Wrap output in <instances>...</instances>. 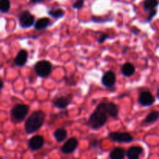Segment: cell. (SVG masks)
I'll list each match as a JSON object with an SVG mask.
<instances>
[{
  "mask_svg": "<svg viewBox=\"0 0 159 159\" xmlns=\"http://www.w3.org/2000/svg\"><path fill=\"white\" fill-rule=\"evenodd\" d=\"M157 97H158L159 99V89H158V92H157Z\"/></svg>",
  "mask_w": 159,
  "mask_h": 159,
  "instance_id": "4316f807",
  "label": "cell"
},
{
  "mask_svg": "<svg viewBox=\"0 0 159 159\" xmlns=\"http://www.w3.org/2000/svg\"><path fill=\"white\" fill-rule=\"evenodd\" d=\"M19 21L20 25L23 28H29L34 24V16L29 12V11H24L21 12L19 16Z\"/></svg>",
  "mask_w": 159,
  "mask_h": 159,
  "instance_id": "8992f818",
  "label": "cell"
},
{
  "mask_svg": "<svg viewBox=\"0 0 159 159\" xmlns=\"http://www.w3.org/2000/svg\"><path fill=\"white\" fill-rule=\"evenodd\" d=\"M150 12V13H149V16H148V17L146 22H150L151 20L153 19V17H155V16L157 14V11L155 10V9H154V10L151 11V12Z\"/></svg>",
  "mask_w": 159,
  "mask_h": 159,
  "instance_id": "cb8c5ba5",
  "label": "cell"
},
{
  "mask_svg": "<svg viewBox=\"0 0 159 159\" xmlns=\"http://www.w3.org/2000/svg\"><path fill=\"white\" fill-rule=\"evenodd\" d=\"M118 114V108L113 102H102L99 104L95 111L90 116L89 124L93 129L103 127L109 116L116 117Z\"/></svg>",
  "mask_w": 159,
  "mask_h": 159,
  "instance_id": "6da1fadb",
  "label": "cell"
},
{
  "mask_svg": "<svg viewBox=\"0 0 159 159\" xmlns=\"http://www.w3.org/2000/svg\"><path fill=\"white\" fill-rule=\"evenodd\" d=\"M78 145H79L78 140L75 138H71L63 144L61 151L64 154H71L76 150Z\"/></svg>",
  "mask_w": 159,
  "mask_h": 159,
  "instance_id": "52a82bcc",
  "label": "cell"
},
{
  "mask_svg": "<svg viewBox=\"0 0 159 159\" xmlns=\"http://www.w3.org/2000/svg\"><path fill=\"white\" fill-rule=\"evenodd\" d=\"M28 58V53L25 50H21L18 52L17 55L14 58V63L16 66L23 67L26 65Z\"/></svg>",
  "mask_w": 159,
  "mask_h": 159,
  "instance_id": "7c38bea8",
  "label": "cell"
},
{
  "mask_svg": "<svg viewBox=\"0 0 159 159\" xmlns=\"http://www.w3.org/2000/svg\"><path fill=\"white\" fill-rule=\"evenodd\" d=\"M159 119V112L158 111H154L151 112L149 114H148V116H146L145 120H144V122L145 124H152V123L155 122Z\"/></svg>",
  "mask_w": 159,
  "mask_h": 159,
  "instance_id": "d6986e66",
  "label": "cell"
},
{
  "mask_svg": "<svg viewBox=\"0 0 159 159\" xmlns=\"http://www.w3.org/2000/svg\"><path fill=\"white\" fill-rule=\"evenodd\" d=\"M84 5V0H76L75 2H74L73 4V8L75 9H79L81 8H82Z\"/></svg>",
  "mask_w": 159,
  "mask_h": 159,
  "instance_id": "7402d4cb",
  "label": "cell"
},
{
  "mask_svg": "<svg viewBox=\"0 0 159 159\" xmlns=\"http://www.w3.org/2000/svg\"><path fill=\"white\" fill-rule=\"evenodd\" d=\"M121 72L125 77H130L135 72V67L131 63H125L121 68Z\"/></svg>",
  "mask_w": 159,
  "mask_h": 159,
  "instance_id": "5bb4252c",
  "label": "cell"
},
{
  "mask_svg": "<svg viewBox=\"0 0 159 159\" xmlns=\"http://www.w3.org/2000/svg\"><path fill=\"white\" fill-rule=\"evenodd\" d=\"M44 144V139L40 135H36L31 138L28 142V146L32 151H38L43 148Z\"/></svg>",
  "mask_w": 159,
  "mask_h": 159,
  "instance_id": "9c48e42d",
  "label": "cell"
},
{
  "mask_svg": "<svg viewBox=\"0 0 159 159\" xmlns=\"http://www.w3.org/2000/svg\"><path fill=\"white\" fill-rule=\"evenodd\" d=\"M116 82V75L112 71H108L103 75L102 78V83L104 86L107 88L113 86Z\"/></svg>",
  "mask_w": 159,
  "mask_h": 159,
  "instance_id": "30bf717a",
  "label": "cell"
},
{
  "mask_svg": "<svg viewBox=\"0 0 159 159\" xmlns=\"http://www.w3.org/2000/svg\"><path fill=\"white\" fill-rule=\"evenodd\" d=\"M48 15L55 19H60L65 16V11L61 9H53L48 11Z\"/></svg>",
  "mask_w": 159,
  "mask_h": 159,
  "instance_id": "ffe728a7",
  "label": "cell"
},
{
  "mask_svg": "<svg viewBox=\"0 0 159 159\" xmlns=\"http://www.w3.org/2000/svg\"><path fill=\"white\" fill-rule=\"evenodd\" d=\"M71 101V96H63L57 97L54 100V106L59 109H65Z\"/></svg>",
  "mask_w": 159,
  "mask_h": 159,
  "instance_id": "8fae6325",
  "label": "cell"
},
{
  "mask_svg": "<svg viewBox=\"0 0 159 159\" xmlns=\"http://www.w3.org/2000/svg\"><path fill=\"white\" fill-rule=\"evenodd\" d=\"M46 115L41 110L35 111L27 118L25 123V130L27 134H34L43 126Z\"/></svg>",
  "mask_w": 159,
  "mask_h": 159,
  "instance_id": "7a4b0ae2",
  "label": "cell"
},
{
  "mask_svg": "<svg viewBox=\"0 0 159 159\" xmlns=\"http://www.w3.org/2000/svg\"><path fill=\"white\" fill-rule=\"evenodd\" d=\"M142 153V148L140 146H132L127 152V157L128 159H139Z\"/></svg>",
  "mask_w": 159,
  "mask_h": 159,
  "instance_id": "4fadbf2b",
  "label": "cell"
},
{
  "mask_svg": "<svg viewBox=\"0 0 159 159\" xmlns=\"http://www.w3.org/2000/svg\"><path fill=\"white\" fill-rule=\"evenodd\" d=\"M109 138L117 143H130L133 141V137L127 132H112L109 134Z\"/></svg>",
  "mask_w": 159,
  "mask_h": 159,
  "instance_id": "5b68a950",
  "label": "cell"
},
{
  "mask_svg": "<svg viewBox=\"0 0 159 159\" xmlns=\"http://www.w3.org/2000/svg\"><path fill=\"white\" fill-rule=\"evenodd\" d=\"M43 1H44V0H30L31 2L33 3H41L43 2Z\"/></svg>",
  "mask_w": 159,
  "mask_h": 159,
  "instance_id": "d4e9b609",
  "label": "cell"
},
{
  "mask_svg": "<svg viewBox=\"0 0 159 159\" xmlns=\"http://www.w3.org/2000/svg\"><path fill=\"white\" fill-rule=\"evenodd\" d=\"M51 23V21L48 18H40L37 20L35 23H34V28L37 30H40L46 29Z\"/></svg>",
  "mask_w": 159,
  "mask_h": 159,
  "instance_id": "2e32d148",
  "label": "cell"
},
{
  "mask_svg": "<svg viewBox=\"0 0 159 159\" xmlns=\"http://www.w3.org/2000/svg\"><path fill=\"white\" fill-rule=\"evenodd\" d=\"M36 74L42 78L47 77L49 75L52 70V65L48 61H40L34 66Z\"/></svg>",
  "mask_w": 159,
  "mask_h": 159,
  "instance_id": "277c9868",
  "label": "cell"
},
{
  "mask_svg": "<svg viewBox=\"0 0 159 159\" xmlns=\"http://www.w3.org/2000/svg\"><path fill=\"white\" fill-rule=\"evenodd\" d=\"M125 157V151L122 148H115L110 154V159H124Z\"/></svg>",
  "mask_w": 159,
  "mask_h": 159,
  "instance_id": "9a60e30c",
  "label": "cell"
},
{
  "mask_svg": "<svg viewBox=\"0 0 159 159\" xmlns=\"http://www.w3.org/2000/svg\"><path fill=\"white\" fill-rule=\"evenodd\" d=\"M155 99L153 95L148 91H144L140 94L138 98V102L142 107H150L155 102Z\"/></svg>",
  "mask_w": 159,
  "mask_h": 159,
  "instance_id": "ba28073f",
  "label": "cell"
},
{
  "mask_svg": "<svg viewBox=\"0 0 159 159\" xmlns=\"http://www.w3.org/2000/svg\"><path fill=\"white\" fill-rule=\"evenodd\" d=\"M0 159H2V158H1V157H0Z\"/></svg>",
  "mask_w": 159,
  "mask_h": 159,
  "instance_id": "83f0119b",
  "label": "cell"
},
{
  "mask_svg": "<svg viewBox=\"0 0 159 159\" xmlns=\"http://www.w3.org/2000/svg\"><path fill=\"white\" fill-rule=\"evenodd\" d=\"M158 4V0H145L144 2V9L147 12H151L155 9Z\"/></svg>",
  "mask_w": 159,
  "mask_h": 159,
  "instance_id": "ac0fdd59",
  "label": "cell"
},
{
  "mask_svg": "<svg viewBox=\"0 0 159 159\" xmlns=\"http://www.w3.org/2000/svg\"><path fill=\"white\" fill-rule=\"evenodd\" d=\"M3 86H4V83H3V82L2 81V79H0V90L2 89Z\"/></svg>",
  "mask_w": 159,
  "mask_h": 159,
  "instance_id": "484cf974",
  "label": "cell"
},
{
  "mask_svg": "<svg viewBox=\"0 0 159 159\" xmlns=\"http://www.w3.org/2000/svg\"><path fill=\"white\" fill-rule=\"evenodd\" d=\"M75 159H78V158H75Z\"/></svg>",
  "mask_w": 159,
  "mask_h": 159,
  "instance_id": "f1b7e54d",
  "label": "cell"
},
{
  "mask_svg": "<svg viewBox=\"0 0 159 159\" xmlns=\"http://www.w3.org/2000/svg\"><path fill=\"white\" fill-rule=\"evenodd\" d=\"M67 135H68L67 130L64 128L57 129L54 133V138L57 142H61V141H65L67 138Z\"/></svg>",
  "mask_w": 159,
  "mask_h": 159,
  "instance_id": "e0dca14e",
  "label": "cell"
},
{
  "mask_svg": "<svg viewBox=\"0 0 159 159\" xmlns=\"http://www.w3.org/2000/svg\"><path fill=\"white\" fill-rule=\"evenodd\" d=\"M107 38H109V35L107 34H101V36H99V37L98 38L97 41L98 43H102V42L105 41L106 40H107Z\"/></svg>",
  "mask_w": 159,
  "mask_h": 159,
  "instance_id": "603a6c76",
  "label": "cell"
},
{
  "mask_svg": "<svg viewBox=\"0 0 159 159\" xmlns=\"http://www.w3.org/2000/svg\"><path fill=\"white\" fill-rule=\"evenodd\" d=\"M30 107L24 104H17L11 110V116L17 122L23 121L29 113Z\"/></svg>",
  "mask_w": 159,
  "mask_h": 159,
  "instance_id": "3957f363",
  "label": "cell"
},
{
  "mask_svg": "<svg viewBox=\"0 0 159 159\" xmlns=\"http://www.w3.org/2000/svg\"><path fill=\"white\" fill-rule=\"evenodd\" d=\"M11 7V3L9 0H0V12L6 13L9 11Z\"/></svg>",
  "mask_w": 159,
  "mask_h": 159,
  "instance_id": "44dd1931",
  "label": "cell"
}]
</instances>
